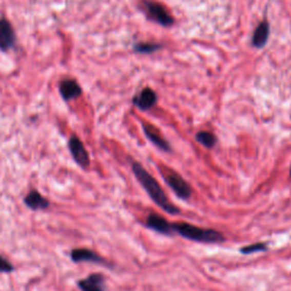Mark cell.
Returning a JSON list of instances; mask_svg holds the SVG:
<instances>
[{
  "mask_svg": "<svg viewBox=\"0 0 291 291\" xmlns=\"http://www.w3.org/2000/svg\"><path fill=\"white\" fill-rule=\"evenodd\" d=\"M132 171H133L138 181L140 182L147 193L149 195V197L154 200L163 210H165L166 213L171 215H176L179 213L180 209L167 199L165 192H164V190L160 186V183L156 181L154 177L150 176V174L145 170V167L142 166L141 164L137 162L132 163Z\"/></svg>",
  "mask_w": 291,
  "mask_h": 291,
  "instance_id": "6da1fadb",
  "label": "cell"
},
{
  "mask_svg": "<svg viewBox=\"0 0 291 291\" xmlns=\"http://www.w3.org/2000/svg\"><path fill=\"white\" fill-rule=\"evenodd\" d=\"M173 231L189 240L198 242H220L224 240V236L219 231L203 229L189 223H174L172 224Z\"/></svg>",
  "mask_w": 291,
  "mask_h": 291,
  "instance_id": "7a4b0ae2",
  "label": "cell"
},
{
  "mask_svg": "<svg viewBox=\"0 0 291 291\" xmlns=\"http://www.w3.org/2000/svg\"><path fill=\"white\" fill-rule=\"evenodd\" d=\"M144 10L149 20L161 24L163 26H171L173 24V17L166 12L161 4L154 2H144Z\"/></svg>",
  "mask_w": 291,
  "mask_h": 291,
  "instance_id": "3957f363",
  "label": "cell"
},
{
  "mask_svg": "<svg viewBox=\"0 0 291 291\" xmlns=\"http://www.w3.org/2000/svg\"><path fill=\"white\" fill-rule=\"evenodd\" d=\"M165 181L173 191L177 193L178 197L181 199L190 198V196L192 193V190L187 183V181H184V179L180 176V174L174 172L168 173L165 177Z\"/></svg>",
  "mask_w": 291,
  "mask_h": 291,
  "instance_id": "277c9868",
  "label": "cell"
},
{
  "mask_svg": "<svg viewBox=\"0 0 291 291\" xmlns=\"http://www.w3.org/2000/svg\"><path fill=\"white\" fill-rule=\"evenodd\" d=\"M68 148H70L71 155L73 156L74 161H75L79 165L82 167L89 166L90 164L89 154L79 138L72 137L70 141H68Z\"/></svg>",
  "mask_w": 291,
  "mask_h": 291,
  "instance_id": "5b68a950",
  "label": "cell"
},
{
  "mask_svg": "<svg viewBox=\"0 0 291 291\" xmlns=\"http://www.w3.org/2000/svg\"><path fill=\"white\" fill-rule=\"evenodd\" d=\"M15 32L13 26L7 20L0 18V50L6 51L15 45Z\"/></svg>",
  "mask_w": 291,
  "mask_h": 291,
  "instance_id": "8992f818",
  "label": "cell"
},
{
  "mask_svg": "<svg viewBox=\"0 0 291 291\" xmlns=\"http://www.w3.org/2000/svg\"><path fill=\"white\" fill-rule=\"evenodd\" d=\"M146 224L148 227H150V229L155 230L156 232H160V234L163 235H172L174 232L172 224L168 223L163 216L157 215L155 213L148 215Z\"/></svg>",
  "mask_w": 291,
  "mask_h": 291,
  "instance_id": "52a82bcc",
  "label": "cell"
},
{
  "mask_svg": "<svg viewBox=\"0 0 291 291\" xmlns=\"http://www.w3.org/2000/svg\"><path fill=\"white\" fill-rule=\"evenodd\" d=\"M157 103L156 93L151 89L146 88L133 98V104L141 110L150 109Z\"/></svg>",
  "mask_w": 291,
  "mask_h": 291,
  "instance_id": "ba28073f",
  "label": "cell"
},
{
  "mask_svg": "<svg viewBox=\"0 0 291 291\" xmlns=\"http://www.w3.org/2000/svg\"><path fill=\"white\" fill-rule=\"evenodd\" d=\"M60 91H61L62 97L64 98V100H66V102L80 97L82 93V90L80 86H79V84L74 80L62 81L60 84Z\"/></svg>",
  "mask_w": 291,
  "mask_h": 291,
  "instance_id": "9c48e42d",
  "label": "cell"
},
{
  "mask_svg": "<svg viewBox=\"0 0 291 291\" xmlns=\"http://www.w3.org/2000/svg\"><path fill=\"white\" fill-rule=\"evenodd\" d=\"M82 291H105V281L103 275L92 274L86 280L79 282Z\"/></svg>",
  "mask_w": 291,
  "mask_h": 291,
  "instance_id": "30bf717a",
  "label": "cell"
},
{
  "mask_svg": "<svg viewBox=\"0 0 291 291\" xmlns=\"http://www.w3.org/2000/svg\"><path fill=\"white\" fill-rule=\"evenodd\" d=\"M24 203L29 208L33 210L48 208L49 206L48 200L42 197L36 190H32V191L26 195V197L24 198Z\"/></svg>",
  "mask_w": 291,
  "mask_h": 291,
  "instance_id": "8fae6325",
  "label": "cell"
},
{
  "mask_svg": "<svg viewBox=\"0 0 291 291\" xmlns=\"http://www.w3.org/2000/svg\"><path fill=\"white\" fill-rule=\"evenodd\" d=\"M144 126V131L146 135L148 137V139H149L152 144L156 145L158 148H161V149L165 150V151H170L171 147L168 145V142L165 141V139L160 134V132H158L154 126L151 125H148V124H142Z\"/></svg>",
  "mask_w": 291,
  "mask_h": 291,
  "instance_id": "7c38bea8",
  "label": "cell"
},
{
  "mask_svg": "<svg viewBox=\"0 0 291 291\" xmlns=\"http://www.w3.org/2000/svg\"><path fill=\"white\" fill-rule=\"evenodd\" d=\"M71 258L73 262H92V263H104V259L98 256L96 253L88 249H75L71 253Z\"/></svg>",
  "mask_w": 291,
  "mask_h": 291,
  "instance_id": "4fadbf2b",
  "label": "cell"
},
{
  "mask_svg": "<svg viewBox=\"0 0 291 291\" xmlns=\"http://www.w3.org/2000/svg\"><path fill=\"white\" fill-rule=\"evenodd\" d=\"M268 34H269V25L267 22H262L257 26V29L254 33L253 36V45L256 48H263L266 45L268 40Z\"/></svg>",
  "mask_w": 291,
  "mask_h": 291,
  "instance_id": "5bb4252c",
  "label": "cell"
},
{
  "mask_svg": "<svg viewBox=\"0 0 291 291\" xmlns=\"http://www.w3.org/2000/svg\"><path fill=\"white\" fill-rule=\"evenodd\" d=\"M196 139H197L199 144H202L206 148H213L216 144V137L207 131H200L196 135Z\"/></svg>",
  "mask_w": 291,
  "mask_h": 291,
  "instance_id": "9a60e30c",
  "label": "cell"
},
{
  "mask_svg": "<svg viewBox=\"0 0 291 291\" xmlns=\"http://www.w3.org/2000/svg\"><path fill=\"white\" fill-rule=\"evenodd\" d=\"M266 250H267V245H266V243H263V242L254 243V245L242 247L240 249V251L242 254H245V255H249V254H255V253H258V251H266Z\"/></svg>",
  "mask_w": 291,
  "mask_h": 291,
  "instance_id": "2e32d148",
  "label": "cell"
},
{
  "mask_svg": "<svg viewBox=\"0 0 291 291\" xmlns=\"http://www.w3.org/2000/svg\"><path fill=\"white\" fill-rule=\"evenodd\" d=\"M160 48L161 46L156 44H137L134 46V50L141 52V54H150V52H154Z\"/></svg>",
  "mask_w": 291,
  "mask_h": 291,
  "instance_id": "e0dca14e",
  "label": "cell"
},
{
  "mask_svg": "<svg viewBox=\"0 0 291 291\" xmlns=\"http://www.w3.org/2000/svg\"><path fill=\"white\" fill-rule=\"evenodd\" d=\"M12 271H13L12 264H10L9 262H7L4 257L0 256V272L8 273V272H12Z\"/></svg>",
  "mask_w": 291,
  "mask_h": 291,
  "instance_id": "ac0fdd59",
  "label": "cell"
},
{
  "mask_svg": "<svg viewBox=\"0 0 291 291\" xmlns=\"http://www.w3.org/2000/svg\"><path fill=\"white\" fill-rule=\"evenodd\" d=\"M290 176H291V170H290Z\"/></svg>",
  "mask_w": 291,
  "mask_h": 291,
  "instance_id": "d6986e66",
  "label": "cell"
}]
</instances>
